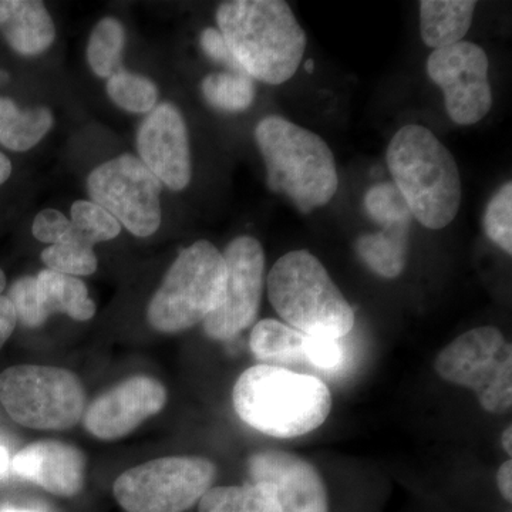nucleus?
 Here are the masks:
<instances>
[{
	"label": "nucleus",
	"instance_id": "obj_12",
	"mask_svg": "<svg viewBox=\"0 0 512 512\" xmlns=\"http://www.w3.org/2000/svg\"><path fill=\"white\" fill-rule=\"evenodd\" d=\"M222 256L227 265L224 301L202 322L214 340L235 338L254 325L265 284V252L258 239L235 238Z\"/></svg>",
	"mask_w": 512,
	"mask_h": 512
},
{
	"label": "nucleus",
	"instance_id": "obj_21",
	"mask_svg": "<svg viewBox=\"0 0 512 512\" xmlns=\"http://www.w3.org/2000/svg\"><path fill=\"white\" fill-rule=\"evenodd\" d=\"M407 229L409 227L384 228L376 234L362 235L356 241L357 255L376 275L397 278L406 268Z\"/></svg>",
	"mask_w": 512,
	"mask_h": 512
},
{
	"label": "nucleus",
	"instance_id": "obj_16",
	"mask_svg": "<svg viewBox=\"0 0 512 512\" xmlns=\"http://www.w3.org/2000/svg\"><path fill=\"white\" fill-rule=\"evenodd\" d=\"M10 467L57 497H74L83 488L86 460L79 448L47 440L22 448Z\"/></svg>",
	"mask_w": 512,
	"mask_h": 512
},
{
	"label": "nucleus",
	"instance_id": "obj_37",
	"mask_svg": "<svg viewBox=\"0 0 512 512\" xmlns=\"http://www.w3.org/2000/svg\"><path fill=\"white\" fill-rule=\"evenodd\" d=\"M12 175V163L5 154L0 153V185L5 184Z\"/></svg>",
	"mask_w": 512,
	"mask_h": 512
},
{
	"label": "nucleus",
	"instance_id": "obj_7",
	"mask_svg": "<svg viewBox=\"0 0 512 512\" xmlns=\"http://www.w3.org/2000/svg\"><path fill=\"white\" fill-rule=\"evenodd\" d=\"M0 403L20 426L67 430L82 420L86 396L69 370L20 365L0 373Z\"/></svg>",
	"mask_w": 512,
	"mask_h": 512
},
{
	"label": "nucleus",
	"instance_id": "obj_28",
	"mask_svg": "<svg viewBox=\"0 0 512 512\" xmlns=\"http://www.w3.org/2000/svg\"><path fill=\"white\" fill-rule=\"evenodd\" d=\"M367 215L384 228L410 227L412 211L393 183L373 185L365 195Z\"/></svg>",
	"mask_w": 512,
	"mask_h": 512
},
{
	"label": "nucleus",
	"instance_id": "obj_13",
	"mask_svg": "<svg viewBox=\"0 0 512 512\" xmlns=\"http://www.w3.org/2000/svg\"><path fill=\"white\" fill-rule=\"evenodd\" d=\"M140 160L160 183L174 191L191 181V153L187 124L181 111L171 103H161L148 113L137 131Z\"/></svg>",
	"mask_w": 512,
	"mask_h": 512
},
{
	"label": "nucleus",
	"instance_id": "obj_23",
	"mask_svg": "<svg viewBox=\"0 0 512 512\" xmlns=\"http://www.w3.org/2000/svg\"><path fill=\"white\" fill-rule=\"evenodd\" d=\"M198 512H282L274 488L268 484L211 487L200 500Z\"/></svg>",
	"mask_w": 512,
	"mask_h": 512
},
{
	"label": "nucleus",
	"instance_id": "obj_29",
	"mask_svg": "<svg viewBox=\"0 0 512 512\" xmlns=\"http://www.w3.org/2000/svg\"><path fill=\"white\" fill-rule=\"evenodd\" d=\"M42 261L50 271L69 276H89L97 269L94 249L70 238L47 247L42 252Z\"/></svg>",
	"mask_w": 512,
	"mask_h": 512
},
{
	"label": "nucleus",
	"instance_id": "obj_30",
	"mask_svg": "<svg viewBox=\"0 0 512 512\" xmlns=\"http://www.w3.org/2000/svg\"><path fill=\"white\" fill-rule=\"evenodd\" d=\"M484 231L497 247L512 254V183H505L488 202Z\"/></svg>",
	"mask_w": 512,
	"mask_h": 512
},
{
	"label": "nucleus",
	"instance_id": "obj_18",
	"mask_svg": "<svg viewBox=\"0 0 512 512\" xmlns=\"http://www.w3.org/2000/svg\"><path fill=\"white\" fill-rule=\"evenodd\" d=\"M473 0H423L420 2L421 39L434 50L463 42L473 23Z\"/></svg>",
	"mask_w": 512,
	"mask_h": 512
},
{
	"label": "nucleus",
	"instance_id": "obj_24",
	"mask_svg": "<svg viewBox=\"0 0 512 512\" xmlns=\"http://www.w3.org/2000/svg\"><path fill=\"white\" fill-rule=\"evenodd\" d=\"M201 90L207 103L224 113H242L255 100L254 79L234 70L208 74L202 80Z\"/></svg>",
	"mask_w": 512,
	"mask_h": 512
},
{
	"label": "nucleus",
	"instance_id": "obj_25",
	"mask_svg": "<svg viewBox=\"0 0 512 512\" xmlns=\"http://www.w3.org/2000/svg\"><path fill=\"white\" fill-rule=\"evenodd\" d=\"M126 30L116 18H104L97 23L87 45V62L96 76L109 79L123 69Z\"/></svg>",
	"mask_w": 512,
	"mask_h": 512
},
{
	"label": "nucleus",
	"instance_id": "obj_33",
	"mask_svg": "<svg viewBox=\"0 0 512 512\" xmlns=\"http://www.w3.org/2000/svg\"><path fill=\"white\" fill-rule=\"evenodd\" d=\"M70 227V220L66 215L52 208L40 211L36 215L33 222V235L37 241L45 242V244L55 245L66 235L67 229Z\"/></svg>",
	"mask_w": 512,
	"mask_h": 512
},
{
	"label": "nucleus",
	"instance_id": "obj_38",
	"mask_svg": "<svg viewBox=\"0 0 512 512\" xmlns=\"http://www.w3.org/2000/svg\"><path fill=\"white\" fill-rule=\"evenodd\" d=\"M10 468V457L8 450L0 446V477H5Z\"/></svg>",
	"mask_w": 512,
	"mask_h": 512
},
{
	"label": "nucleus",
	"instance_id": "obj_17",
	"mask_svg": "<svg viewBox=\"0 0 512 512\" xmlns=\"http://www.w3.org/2000/svg\"><path fill=\"white\" fill-rule=\"evenodd\" d=\"M0 33L20 56L45 53L56 39V28L40 0H0Z\"/></svg>",
	"mask_w": 512,
	"mask_h": 512
},
{
	"label": "nucleus",
	"instance_id": "obj_4",
	"mask_svg": "<svg viewBox=\"0 0 512 512\" xmlns=\"http://www.w3.org/2000/svg\"><path fill=\"white\" fill-rule=\"evenodd\" d=\"M269 190L284 194L303 214L325 207L339 187L335 157L318 134L281 116H268L255 128Z\"/></svg>",
	"mask_w": 512,
	"mask_h": 512
},
{
	"label": "nucleus",
	"instance_id": "obj_15",
	"mask_svg": "<svg viewBox=\"0 0 512 512\" xmlns=\"http://www.w3.org/2000/svg\"><path fill=\"white\" fill-rule=\"evenodd\" d=\"M252 483L274 488L282 512H329L328 490L318 468L286 451H258L248 458Z\"/></svg>",
	"mask_w": 512,
	"mask_h": 512
},
{
	"label": "nucleus",
	"instance_id": "obj_1",
	"mask_svg": "<svg viewBox=\"0 0 512 512\" xmlns=\"http://www.w3.org/2000/svg\"><path fill=\"white\" fill-rule=\"evenodd\" d=\"M217 23L242 72L279 86L291 80L306 49L305 30L284 0H229Z\"/></svg>",
	"mask_w": 512,
	"mask_h": 512
},
{
	"label": "nucleus",
	"instance_id": "obj_32",
	"mask_svg": "<svg viewBox=\"0 0 512 512\" xmlns=\"http://www.w3.org/2000/svg\"><path fill=\"white\" fill-rule=\"evenodd\" d=\"M345 357L340 340L306 335L303 359L320 370H333Z\"/></svg>",
	"mask_w": 512,
	"mask_h": 512
},
{
	"label": "nucleus",
	"instance_id": "obj_20",
	"mask_svg": "<svg viewBox=\"0 0 512 512\" xmlns=\"http://www.w3.org/2000/svg\"><path fill=\"white\" fill-rule=\"evenodd\" d=\"M53 126L47 107L22 110L15 101L0 97V144L16 153L37 146Z\"/></svg>",
	"mask_w": 512,
	"mask_h": 512
},
{
	"label": "nucleus",
	"instance_id": "obj_26",
	"mask_svg": "<svg viewBox=\"0 0 512 512\" xmlns=\"http://www.w3.org/2000/svg\"><path fill=\"white\" fill-rule=\"evenodd\" d=\"M70 212L72 221L63 238L74 239L93 248L99 242L110 241L120 235V222L93 201H76Z\"/></svg>",
	"mask_w": 512,
	"mask_h": 512
},
{
	"label": "nucleus",
	"instance_id": "obj_22",
	"mask_svg": "<svg viewBox=\"0 0 512 512\" xmlns=\"http://www.w3.org/2000/svg\"><path fill=\"white\" fill-rule=\"evenodd\" d=\"M305 333L275 319H264L252 329L249 348L256 359L269 363H291L303 359Z\"/></svg>",
	"mask_w": 512,
	"mask_h": 512
},
{
	"label": "nucleus",
	"instance_id": "obj_27",
	"mask_svg": "<svg viewBox=\"0 0 512 512\" xmlns=\"http://www.w3.org/2000/svg\"><path fill=\"white\" fill-rule=\"evenodd\" d=\"M106 89L110 99L130 113H150L157 106L156 83L141 74L121 69L109 77Z\"/></svg>",
	"mask_w": 512,
	"mask_h": 512
},
{
	"label": "nucleus",
	"instance_id": "obj_14",
	"mask_svg": "<svg viewBox=\"0 0 512 512\" xmlns=\"http://www.w3.org/2000/svg\"><path fill=\"white\" fill-rule=\"evenodd\" d=\"M167 403V390L150 376H134L97 397L84 412V427L100 440H117L156 416Z\"/></svg>",
	"mask_w": 512,
	"mask_h": 512
},
{
	"label": "nucleus",
	"instance_id": "obj_40",
	"mask_svg": "<svg viewBox=\"0 0 512 512\" xmlns=\"http://www.w3.org/2000/svg\"><path fill=\"white\" fill-rule=\"evenodd\" d=\"M0 512H39V511L20 510V508H16V507H2V508H0Z\"/></svg>",
	"mask_w": 512,
	"mask_h": 512
},
{
	"label": "nucleus",
	"instance_id": "obj_31",
	"mask_svg": "<svg viewBox=\"0 0 512 512\" xmlns=\"http://www.w3.org/2000/svg\"><path fill=\"white\" fill-rule=\"evenodd\" d=\"M6 296L15 308L16 318L26 328H40L46 322L47 316L40 306L37 293L36 276H23L18 279L10 286Z\"/></svg>",
	"mask_w": 512,
	"mask_h": 512
},
{
	"label": "nucleus",
	"instance_id": "obj_3",
	"mask_svg": "<svg viewBox=\"0 0 512 512\" xmlns=\"http://www.w3.org/2000/svg\"><path fill=\"white\" fill-rule=\"evenodd\" d=\"M393 184L423 227L439 231L456 220L461 207V175L456 158L420 124L400 128L387 148Z\"/></svg>",
	"mask_w": 512,
	"mask_h": 512
},
{
	"label": "nucleus",
	"instance_id": "obj_35",
	"mask_svg": "<svg viewBox=\"0 0 512 512\" xmlns=\"http://www.w3.org/2000/svg\"><path fill=\"white\" fill-rule=\"evenodd\" d=\"M5 288V272L0 269V349L8 342V339L12 336L13 330L16 328V323H18L12 302L9 301L8 296L3 295Z\"/></svg>",
	"mask_w": 512,
	"mask_h": 512
},
{
	"label": "nucleus",
	"instance_id": "obj_39",
	"mask_svg": "<svg viewBox=\"0 0 512 512\" xmlns=\"http://www.w3.org/2000/svg\"><path fill=\"white\" fill-rule=\"evenodd\" d=\"M501 444H503L505 453H507L508 456H511V454H512V427H511V424H508V426L505 427V430L503 431V436H501Z\"/></svg>",
	"mask_w": 512,
	"mask_h": 512
},
{
	"label": "nucleus",
	"instance_id": "obj_34",
	"mask_svg": "<svg viewBox=\"0 0 512 512\" xmlns=\"http://www.w3.org/2000/svg\"><path fill=\"white\" fill-rule=\"evenodd\" d=\"M200 45L202 52L210 57L211 60H214V62L225 64V66H228L229 69L234 70V72H242L237 60H235L232 53L229 52L227 42H225L224 36L221 35L220 30L214 28L202 30Z\"/></svg>",
	"mask_w": 512,
	"mask_h": 512
},
{
	"label": "nucleus",
	"instance_id": "obj_6",
	"mask_svg": "<svg viewBox=\"0 0 512 512\" xmlns=\"http://www.w3.org/2000/svg\"><path fill=\"white\" fill-rule=\"evenodd\" d=\"M227 265L215 245L198 241L168 269L147 309L151 328L178 333L204 322L224 301Z\"/></svg>",
	"mask_w": 512,
	"mask_h": 512
},
{
	"label": "nucleus",
	"instance_id": "obj_10",
	"mask_svg": "<svg viewBox=\"0 0 512 512\" xmlns=\"http://www.w3.org/2000/svg\"><path fill=\"white\" fill-rule=\"evenodd\" d=\"M87 192L136 237H150L160 228L161 183L140 158L123 154L94 168Z\"/></svg>",
	"mask_w": 512,
	"mask_h": 512
},
{
	"label": "nucleus",
	"instance_id": "obj_41",
	"mask_svg": "<svg viewBox=\"0 0 512 512\" xmlns=\"http://www.w3.org/2000/svg\"><path fill=\"white\" fill-rule=\"evenodd\" d=\"M313 69H315V63H313V60H306V62H305L306 72L312 73Z\"/></svg>",
	"mask_w": 512,
	"mask_h": 512
},
{
	"label": "nucleus",
	"instance_id": "obj_11",
	"mask_svg": "<svg viewBox=\"0 0 512 512\" xmlns=\"http://www.w3.org/2000/svg\"><path fill=\"white\" fill-rule=\"evenodd\" d=\"M427 74L443 90L450 119L458 126H473L493 107L488 82V57L473 42L434 50L427 59Z\"/></svg>",
	"mask_w": 512,
	"mask_h": 512
},
{
	"label": "nucleus",
	"instance_id": "obj_36",
	"mask_svg": "<svg viewBox=\"0 0 512 512\" xmlns=\"http://www.w3.org/2000/svg\"><path fill=\"white\" fill-rule=\"evenodd\" d=\"M497 485L504 500L512 501V461L508 460L501 464L497 471Z\"/></svg>",
	"mask_w": 512,
	"mask_h": 512
},
{
	"label": "nucleus",
	"instance_id": "obj_2",
	"mask_svg": "<svg viewBox=\"0 0 512 512\" xmlns=\"http://www.w3.org/2000/svg\"><path fill=\"white\" fill-rule=\"evenodd\" d=\"M239 419L276 439H295L319 429L332 410V394L319 377L275 365L242 372L232 389Z\"/></svg>",
	"mask_w": 512,
	"mask_h": 512
},
{
	"label": "nucleus",
	"instance_id": "obj_5",
	"mask_svg": "<svg viewBox=\"0 0 512 512\" xmlns=\"http://www.w3.org/2000/svg\"><path fill=\"white\" fill-rule=\"evenodd\" d=\"M268 296L286 325L309 336L342 339L356 316L322 262L311 252H288L268 275Z\"/></svg>",
	"mask_w": 512,
	"mask_h": 512
},
{
	"label": "nucleus",
	"instance_id": "obj_8",
	"mask_svg": "<svg viewBox=\"0 0 512 512\" xmlns=\"http://www.w3.org/2000/svg\"><path fill=\"white\" fill-rule=\"evenodd\" d=\"M441 379L476 393L485 412L512 409V348L493 326H480L458 336L437 356Z\"/></svg>",
	"mask_w": 512,
	"mask_h": 512
},
{
	"label": "nucleus",
	"instance_id": "obj_19",
	"mask_svg": "<svg viewBox=\"0 0 512 512\" xmlns=\"http://www.w3.org/2000/svg\"><path fill=\"white\" fill-rule=\"evenodd\" d=\"M36 285L40 306L47 319L53 313H64L77 322H86L96 313V305L89 298L86 284L76 276L45 269L36 276Z\"/></svg>",
	"mask_w": 512,
	"mask_h": 512
},
{
	"label": "nucleus",
	"instance_id": "obj_9",
	"mask_svg": "<svg viewBox=\"0 0 512 512\" xmlns=\"http://www.w3.org/2000/svg\"><path fill=\"white\" fill-rule=\"evenodd\" d=\"M215 474L207 458H158L121 474L114 497L127 512H184L200 503Z\"/></svg>",
	"mask_w": 512,
	"mask_h": 512
}]
</instances>
